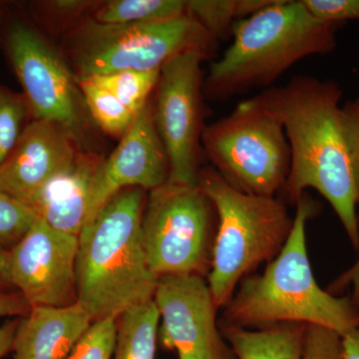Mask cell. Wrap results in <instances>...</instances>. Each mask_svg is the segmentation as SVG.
<instances>
[{
  "label": "cell",
  "instance_id": "cell-1",
  "mask_svg": "<svg viewBox=\"0 0 359 359\" xmlns=\"http://www.w3.org/2000/svg\"><path fill=\"white\" fill-rule=\"evenodd\" d=\"M263 92L290 144L285 197L297 205L306 189L318 191L359 249L358 190L340 106L342 90L330 80L299 75L285 86Z\"/></svg>",
  "mask_w": 359,
  "mask_h": 359
},
{
  "label": "cell",
  "instance_id": "cell-2",
  "mask_svg": "<svg viewBox=\"0 0 359 359\" xmlns=\"http://www.w3.org/2000/svg\"><path fill=\"white\" fill-rule=\"evenodd\" d=\"M145 190L116 194L78 236L76 295L92 320L118 318L152 301L158 280L149 266L142 219Z\"/></svg>",
  "mask_w": 359,
  "mask_h": 359
},
{
  "label": "cell",
  "instance_id": "cell-3",
  "mask_svg": "<svg viewBox=\"0 0 359 359\" xmlns=\"http://www.w3.org/2000/svg\"><path fill=\"white\" fill-rule=\"evenodd\" d=\"M309 198L297 203L292 231L280 254L263 273L245 276L224 306L226 325L264 328L282 323L318 325L340 337L359 328V311L349 297L321 289L306 245V223L316 212Z\"/></svg>",
  "mask_w": 359,
  "mask_h": 359
},
{
  "label": "cell",
  "instance_id": "cell-4",
  "mask_svg": "<svg viewBox=\"0 0 359 359\" xmlns=\"http://www.w3.org/2000/svg\"><path fill=\"white\" fill-rule=\"evenodd\" d=\"M335 26L316 20L302 0H273L233 25V43L210 67L205 95L228 100L269 86L302 59L330 53Z\"/></svg>",
  "mask_w": 359,
  "mask_h": 359
},
{
  "label": "cell",
  "instance_id": "cell-5",
  "mask_svg": "<svg viewBox=\"0 0 359 359\" xmlns=\"http://www.w3.org/2000/svg\"><path fill=\"white\" fill-rule=\"evenodd\" d=\"M198 185L218 219L207 282L217 306L224 309L245 276L280 254L294 219L280 198L241 192L212 167L200 169Z\"/></svg>",
  "mask_w": 359,
  "mask_h": 359
},
{
  "label": "cell",
  "instance_id": "cell-6",
  "mask_svg": "<svg viewBox=\"0 0 359 359\" xmlns=\"http://www.w3.org/2000/svg\"><path fill=\"white\" fill-rule=\"evenodd\" d=\"M201 142L212 167L241 192L276 197L283 190L290 144L264 92L205 127Z\"/></svg>",
  "mask_w": 359,
  "mask_h": 359
},
{
  "label": "cell",
  "instance_id": "cell-7",
  "mask_svg": "<svg viewBox=\"0 0 359 359\" xmlns=\"http://www.w3.org/2000/svg\"><path fill=\"white\" fill-rule=\"evenodd\" d=\"M217 42L188 14L151 25H109L91 20L71 35L69 54L77 79H83L124 70L161 71L189 51L212 58Z\"/></svg>",
  "mask_w": 359,
  "mask_h": 359
},
{
  "label": "cell",
  "instance_id": "cell-8",
  "mask_svg": "<svg viewBox=\"0 0 359 359\" xmlns=\"http://www.w3.org/2000/svg\"><path fill=\"white\" fill-rule=\"evenodd\" d=\"M217 212L199 185L166 184L150 191L142 237L151 271L167 276H208Z\"/></svg>",
  "mask_w": 359,
  "mask_h": 359
},
{
  "label": "cell",
  "instance_id": "cell-9",
  "mask_svg": "<svg viewBox=\"0 0 359 359\" xmlns=\"http://www.w3.org/2000/svg\"><path fill=\"white\" fill-rule=\"evenodd\" d=\"M7 50L34 120L51 123L83 145L89 113L76 75L36 29L14 21Z\"/></svg>",
  "mask_w": 359,
  "mask_h": 359
},
{
  "label": "cell",
  "instance_id": "cell-10",
  "mask_svg": "<svg viewBox=\"0 0 359 359\" xmlns=\"http://www.w3.org/2000/svg\"><path fill=\"white\" fill-rule=\"evenodd\" d=\"M205 60L189 51L163 66L154 102L156 126L169 160L168 182L197 185L203 131L202 69Z\"/></svg>",
  "mask_w": 359,
  "mask_h": 359
},
{
  "label": "cell",
  "instance_id": "cell-11",
  "mask_svg": "<svg viewBox=\"0 0 359 359\" xmlns=\"http://www.w3.org/2000/svg\"><path fill=\"white\" fill-rule=\"evenodd\" d=\"M78 237L36 219L32 228L7 250L9 285L30 309L63 308L76 304Z\"/></svg>",
  "mask_w": 359,
  "mask_h": 359
},
{
  "label": "cell",
  "instance_id": "cell-12",
  "mask_svg": "<svg viewBox=\"0 0 359 359\" xmlns=\"http://www.w3.org/2000/svg\"><path fill=\"white\" fill-rule=\"evenodd\" d=\"M153 299L161 342L179 359H237L217 323L219 308L204 276H162Z\"/></svg>",
  "mask_w": 359,
  "mask_h": 359
},
{
  "label": "cell",
  "instance_id": "cell-13",
  "mask_svg": "<svg viewBox=\"0 0 359 359\" xmlns=\"http://www.w3.org/2000/svg\"><path fill=\"white\" fill-rule=\"evenodd\" d=\"M169 173L167 152L156 126L154 103L149 100L112 154L97 167L92 180L89 222L120 191L154 190L167 183Z\"/></svg>",
  "mask_w": 359,
  "mask_h": 359
},
{
  "label": "cell",
  "instance_id": "cell-14",
  "mask_svg": "<svg viewBox=\"0 0 359 359\" xmlns=\"http://www.w3.org/2000/svg\"><path fill=\"white\" fill-rule=\"evenodd\" d=\"M79 145L51 123L33 120L0 165V191L29 208L37 194L81 155Z\"/></svg>",
  "mask_w": 359,
  "mask_h": 359
},
{
  "label": "cell",
  "instance_id": "cell-15",
  "mask_svg": "<svg viewBox=\"0 0 359 359\" xmlns=\"http://www.w3.org/2000/svg\"><path fill=\"white\" fill-rule=\"evenodd\" d=\"M93 323L79 304L34 306L18 321L14 359H66Z\"/></svg>",
  "mask_w": 359,
  "mask_h": 359
},
{
  "label": "cell",
  "instance_id": "cell-16",
  "mask_svg": "<svg viewBox=\"0 0 359 359\" xmlns=\"http://www.w3.org/2000/svg\"><path fill=\"white\" fill-rule=\"evenodd\" d=\"M100 161L82 153L72 166L46 184L29 209L52 228L78 237L90 219L92 180Z\"/></svg>",
  "mask_w": 359,
  "mask_h": 359
},
{
  "label": "cell",
  "instance_id": "cell-17",
  "mask_svg": "<svg viewBox=\"0 0 359 359\" xmlns=\"http://www.w3.org/2000/svg\"><path fill=\"white\" fill-rule=\"evenodd\" d=\"M237 359H302L308 325L282 323L250 330L219 323Z\"/></svg>",
  "mask_w": 359,
  "mask_h": 359
},
{
  "label": "cell",
  "instance_id": "cell-18",
  "mask_svg": "<svg viewBox=\"0 0 359 359\" xmlns=\"http://www.w3.org/2000/svg\"><path fill=\"white\" fill-rule=\"evenodd\" d=\"M159 320L154 299L120 314L112 359H155Z\"/></svg>",
  "mask_w": 359,
  "mask_h": 359
},
{
  "label": "cell",
  "instance_id": "cell-19",
  "mask_svg": "<svg viewBox=\"0 0 359 359\" xmlns=\"http://www.w3.org/2000/svg\"><path fill=\"white\" fill-rule=\"evenodd\" d=\"M187 14L183 0H112L97 7L94 21L101 25H151Z\"/></svg>",
  "mask_w": 359,
  "mask_h": 359
},
{
  "label": "cell",
  "instance_id": "cell-20",
  "mask_svg": "<svg viewBox=\"0 0 359 359\" xmlns=\"http://www.w3.org/2000/svg\"><path fill=\"white\" fill-rule=\"evenodd\" d=\"M187 14L197 20L215 39H226L235 20H242L266 8L273 0H192Z\"/></svg>",
  "mask_w": 359,
  "mask_h": 359
},
{
  "label": "cell",
  "instance_id": "cell-21",
  "mask_svg": "<svg viewBox=\"0 0 359 359\" xmlns=\"http://www.w3.org/2000/svg\"><path fill=\"white\" fill-rule=\"evenodd\" d=\"M89 115L106 134L122 138L134 122L135 114L108 90L88 79H78Z\"/></svg>",
  "mask_w": 359,
  "mask_h": 359
},
{
  "label": "cell",
  "instance_id": "cell-22",
  "mask_svg": "<svg viewBox=\"0 0 359 359\" xmlns=\"http://www.w3.org/2000/svg\"><path fill=\"white\" fill-rule=\"evenodd\" d=\"M161 71L124 70L110 74L98 75L88 79L114 94L135 114H138L159 82Z\"/></svg>",
  "mask_w": 359,
  "mask_h": 359
},
{
  "label": "cell",
  "instance_id": "cell-23",
  "mask_svg": "<svg viewBox=\"0 0 359 359\" xmlns=\"http://www.w3.org/2000/svg\"><path fill=\"white\" fill-rule=\"evenodd\" d=\"M28 112L25 97L0 85V165L18 144Z\"/></svg>",
  "mask_w": 359,
  "mask_h": 359
},
{
  "label": "cell",
  "instance_id": "cell-24",
  "mask_svg": "<svg viewBox=\"0 0 359 359\" xmlns=\"http://www.w3.org/2000/svg\"><path fill=\"white\" fill-rule=\"evenodd\" d=\"M117 318H104L91 323L66 359H112Z\"/></svg>",
  "mask_w": 359,
  "mask_h": 359
},
{
  "label": "cell",
  "instance_id": "cell-25",
  "mask_svg": "<svg viewBox=\"0 0 359 359\" xmlns=\"http://www.w3.org/2000/svg\"><path fill=\"white\" fill-rule=\"evenodd\" d=\"M36 219L29 208L0 191V247L13 248Z\"/></svg>",
  "mask_w": 359,
  "mask_h": 359
},
{
  "label": "cell",
  "instance_id": "cell-26",
  "mask_svg": "<svg viewBox=\"0 0 359 359\" xmlns=\"http://www.w3.org/2000/svg\"><path fill=\"white\" fill-rule=\"evenodd\" d=\"M316 20L337 25L341 21L359 20V0H302Z\"/></svg>",
  "mask_w": 359,
  "mask_h": 359
},
{
  "label": "cell",
  "instance_id": "cell-27",
  "mask_svg": "<svg viewBox=\"0 0 359 359\" xmlns=\"http://www.w3.org/2000/svg\"><path fill=\"white\" fill-rule=\"evenodd\" d=\"M341 337L318 325H308L302 359H340Z\"/></svg>",
  "mask_w": 359,
  "mask_h": 359
},
{
  "label": "cell",
  "instance_id": "cell-28",
  "mask_svg": "<svg viewBox=\"0 0 359 359\" xmlns=\"http://www.w3.org/2000/svg\"><path fill=\"white\" fill-rule=\"evenodd\" d=\"M342 117L355 179L359 205V97L342 106Z\"/></svg>",
  "mask_w": 359,
  "mask_h": 359
},
{
  "label": "cell",
  "instance_id": "cell-29",
  "mask_svg": "<svg viewBox=\"0 0 359 359\" xmlns=\"http://www.w3.org/2000/svg\"><path fill=\"white\" fill-rule=\"evenodd\" d=\"M358 222L359 226V212H358ZM346 290H351L349 299L353 302L354 308L359 311V259L353 266H351L332 283L327 292L337 295Z\"/></svg>",
  "mask_w": 359,
  "mask_h": 359
},
{
  "label": "cell",
  "instance_id": "cell-30",
  "mask_svg": "<svg viewBox=\"0 0 359 359\" xmlns=\"http://www.w3.org/2000/svg\"><path fill=\"white\" fill-rule=\"evenodd\" d=\"M94 6L93 1H78V0H56L45 4L48 13L60 20H73L81 15L84 11Z\"/></svg>",
  "mask_w": 359,
  "mask_h": 359
},
{
  "label": "cell",
  "instance_id": "cell-31",
  "mask_svg": "<svg viewBox=\"0 0 359 359\" xmlns=\"http://www.w3.org/2000/svg\"><path fill=\"white\" fill-rule=\"evenodd\" d=\"M30 306L20 292H7L0 290V318L25 316Z\"/></svg>",
  "mask_w": 359,
  "mask_h": 359
},
{
  "label": "cell",
  "instance_id": "cell-32",
  "mask_svg": "<svg viewBox=\"0 0 359 359\" xmlns=\"http://www.w3.org/2000/svg\"><path fill=\"white\" fill-rule=\"evenodd\" d=\"M340 359H359V328L342 335Z\"/></svg>",
  "mask_w": 359,
  "mask_h": 359
},
{
  "label": "cell",
  "instance_id": "cell-33",
  "mask_svg": "<svg viewBox=\"0 0 359 359\" xmlns=\"http://www.w3.org/2000/svg\"><path fill=\"white\" fill-rule=\"evenodd\" d=\"M18 321H7L0 327V359L13 351L14 335L18 328Z\"/></svg>",
  "mask_w": 359,
  "mask_h": 359
},
{
  "label": "cell",
  "instance_id": "cell-34",
  "mask_svg": "<svg viewBox=\"0 0 359 359\" xmlns=\"http://www.w3.org/2000/svg\"><path fill=\"white\" fill-rule=\"evenodd\" d=\"M7 250L0 247V290L9 285L8 276H7Z\"/></svg>",
  "mask_w": 359,
  "mask_h": 359
}]
</instances>
